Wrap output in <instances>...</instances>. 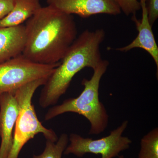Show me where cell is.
<instances>
[{"instance_id": "cell-1", "label": "cell", "mask_w": 158, "mask_h": 158, "mask_svg": "<svg viewBox=\"0 0 158 158\" xmlns=\"http://www.w3.org/2000/svg\"><path fill=\"white\" fill-rule=\"evenodd\" d=\"M25 26L27 41L22 55L39 64L60 62L77 37L72 15L50 6L41 7Z\"/></svg>"}, {"instance_id": "cell-2", "label": "cell", "mask_w": 158, "mask_h": 158, "mask_svg": "<svg viewBox=\"0 0 158 158\" xmlns=\"http://www.w3.org/2000/svg\"><path fill=\"white\" fill-rule=\"evenodd\" d=\"M105 36L104 30L98 29L85 30L77 37L44 85L39 100L41 107L56 104L80 71L86 67L94 69L100 64V46Z\"/></svg>"}, {"instance_id": "cell-3", "label": "cell", "mask_w": 158, "mask_h": 158, "mask_svg": "<svg viewBox=\"0 0 158 158\" xmlns=\"http://www.w3.org/2000/svg\"><path fill=\"white\" fill-rule=\"evenodd\" d=\"M109 65V61L103 59L93 69L91 78L82 80L84 89L79 96L67 99L61 104L52 107L46 113L44 120L48 121L63 113H76L84 116L90 122L89 135H98L103 132L107 127L109 115L104 105L100 101L99 88L101 80Z\"/></svg>"}, {"instance_id": "cell-4", "label": "cell", "mask_w": 158, "mask_h": 158, "mask_svg": "<svg viewBox=\"0 0 158 158\" xmlns=\"http://www.w3.org/2000/svg\"><path fill=\"white\" fill-rule=\"evenodd\" d=\"M48 78L33 81L15 91L19 113L15 127L13 144L8 158H18L25 144L38 134H43L47 140L52 142L58 141V136L55 131L44 127L39 121L32 102L35 91L40 86L45 85Z\"/></svg>"}, {"instance_id": "cell-5", "label": "cell", "mask_w": 158, "mask_h": 158, "mask_svg": "<svg viewBox=\"0 0 158 158\" xmlns=\"http://www.w3.org/2000/svg\"><path fill=\"white\" fill-rule=\"evenodd\" d=\"M60 62L39 64L21 55L0 64V95L15 92L33 81L48 78Z\"/></svg>"}, {"instance_id": "cell-6", "label": "cell", "mask_w": 158, "mask_h": 158, "mask_svg": "<svg viewBox=\"0 0 158 158\" xmlns=\"http://www.w3.org/2000/svg\"><path fill=\"white\" fill-rule=\"evenodd\" d=\"M128 121L125 120L110 135L100 139L84 138L76 134L69 136L70 143L65 148L63 154H73L81 157L87 153L101 155L102 158H113L118 156L122 151L128 149L131 144V139L123 136L127 127Z\"/></svg>"}, {"instance_id": "cell-7", "label": "cell", "mask_w": 158, "mask_h": 158, "mask_svg": "<svg viewBox=\"0 0 158 158\" xmlns=\"http://www.w3.org/2000/svg\"><path fill=\"white\" fill-rule=\"evenodd\" d=\"M47 2L62 12L82 18L99 14L117 15L121 11L116 0H47Z\"/></svg>"}, {"instance_id": "cell-8", "label": "cell", "mask_w": 158, "mask_h": 158, "mask_svg": "<svg viewBox=\"0 0 158 158\" xmlns=\"http://www.w3.org/2000/svg\"><path fill=\"white\" fill-rule=\"evenodd\" d=\"M15 91L0 95V158H8L13 141L15 123L19 106Z\"/></svg>"}, {"instance_id": "cell-9", "label": "cell", "mask_w": 158, "mask_h": 158, "mask_svg": "<svg viewBox=\"0 0 158 158\" xmlns=\"http://www.w3.org/2000/svg\"><path fill=\"white\" fill-rule=\"evenodd\" d=\"M142 9V18L138 20L136 15H133L132 19L135 24L138 31V36L130 44L116 48V50L126 52L135 48H140L146 51L151 56L158 70V47L152 30V26L150 24L146 9V0H139Z\"/></svg>"}, {"instance_id": "cell-10", "label": "cell", "mask_w": 158, "mask_h": 158, "mask_svg": "<svg viewBox=\"0 0 158 158\" xmlns=\"http://www.w3.org/2000/svg\"><path fill=\"white\" fill-rule=\"evenodd\" d=\"M26 41L24 25L0 28V64L22 55Z\"/></svg>"}, {"instance_id": "cell-11", "label": "cell", "mask_w": 158, "mask_h": 158, "mask_svg": "<svg viewBox=\"0 0 158 158\" xmlns=\"http://www.w3.org/2000/svg\"><path fill=\"white\" fill-rule=\"evenodd\" d=\"M41 7L40 0H15L12 11L0 20V28L22 25Z\"/></svg>"}, {"instance_id": "cell-12", "label": "cell", "mask_w": 158, "mask_h": 158, "mask_svg": "<svg viewBox=\"0 0 158 158\" xmlns=\"http://www.w3.org/2000/svg\"><path fill=\"white\" fill-rule=\"evenodd\" d=\"M138 158H158V129L156 127L141 139Z\"/></svg>"}, {"instance_id": "cell-13", "label": "cell", "mask_w": 158, "mask_h": 158, "mask_svg": "<svg viewBox=\"0 0 158 158\" xmlns=\"http://www.w3.org/2000/svg\"><path fill=\"white\" fill-rule=\"evenodd\" d=\"M69 138L66 134H62L56 142L47 140L45 149L39 155L33 158H62V154L68 146Z\"/></svg>"}, {"instance_id": "cell-14", "label": "cell", "mask_w": 158, "mask_h": 158, "mask_svg": "<svg viewBox=\"0 0 158 158\" xmlns=\"http://www.w3.org/2000/svg\"><path fill=\"white\" fill-rule=\"evenodd\" d=\"M121 11L127 15H135L141 9L140 2L138 0H116Z\"/></svg>"}, {"instance_id": "cell-15", "label": "cell", "mask_w": 158, "mask_h": 158, "mask_svg": "<svg viewBox=\"0 0 158 158\" xmlns=\"http://www.w3.org/2000/svg\"><path fill=\"white\" fill-rule=\"evenodd\" d=\"M146 6L148 20L152 26L158 18V0H146Z\"/></svg>"}, {"instance_id": "cell-16", "label": "cell", "mask_w": 158, "mask_h": 158, "mask_svg": "<svg viewBox=\"0 0 158 158\" xmlns=\"http://www.w3.org/2000/svg\"><path fill=\"white\" fill-rule=\"evenodd\" d=\"M15 2V0H0V20L12 11Z\"/></svg>"}, {"instance_id": "cell-17", "label": "cell", "mask_w": 158, "mask_h": 158, "mask_svg": "<svg viewBox=\"0 0 158 158\" xmlns=\"http://www.w3.org/2000/svg\"><path fill=\"white\" fill-rule=\"evenodd\" d=\"M118 158H124V156H118Z\"/></svg>"}]
</instances>
